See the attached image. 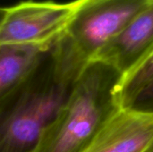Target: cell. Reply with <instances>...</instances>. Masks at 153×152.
Listing matches in <instances>:
<instances>
[{"instance_id": "cell-6", "label": "cell", "mask_w": 153, "mask_h": 152, "mask_svg": "<svg viewBox=\"0 0 153 152\" xmlns=\"http://www.w3.org/2000/svg\"><path fill=\"white\" fill-rule=\"evenodd\" d=\"M152 140V116L120 108L85 152H144Z\"/></svg>"}, {"instance_id": "cell-3", "label": "cell", "mask_w": 153, "mask_h": 152, "mask_svg": "<svg viewBox=\"0 0 153 152\" xmlns=\"http://www.w3.org/2000/svg\"><path fill=\"white\" fill-rule=\"evenodd\" d=\"M152 0H82L64 31L69 51L83 71L98 53Z\"/></svg>"}, {"instance_id": "cell-4", "label": "cell", "mask_w": 153, "mask_h": 152, "mask_svg": "<svg viewBox=\"0 0 153 152\" xmlns=\"http://www.w3.org/2000/svg\"><path fill=\"white\" fill-rule=\"evenodd\" d=\"M81 2L29 0L8 7L0 24V43H42L57 38L65 31Z\"/></svg>"}, {"instance_id": "cell-7", "label": "cell", "mask_w": 153, "mask_h": 152, "mask_svg": "<svg viewBox=\"0 0 153 152\" xmlns=\"http://www.w3.org/2000/svg\"><path fill=\"white\" fill-rule=\"evenodd\" d=\"M57 38L42 43H0V99L30 73Z\"/></svg>"}, {"instance_id": "cell-10", "label": "cell", "mask_w": 153, "mask_h": 152, "mask_svg": "<svg viewBox=\"0 0 153 152\" xmlns=\"http://www.w3.org/2000/svg\"><path fill=\"white\" fill-rule=\"evenodd\" d=\"M6 12H7V8L5 7H0V24L1 22H3L5 14H6Z\"/></svg>"}, {"instance_id": "cell-5", "label": "cell", "mask_w": 153, "mask_h": 152, "mask_svg": "<svg viewBox=\"0 0 153 152\" xmlns=\"http://www.w3.org/2000/svg\"><path fill=\"white\" fill-rule=\"evenodd\" d=\"M152 53L153 0L132 19L119 35L98 53L93 60L111 65L125 76Z\"/></svg>"}, {"instance_id": "cell-9", "label": "cell", "mask_w": 153, "mask_h": 152, "mask_svg": "<svg viewBox=\"0 0 153 152\" xmlns=\"http://www.w3.org/2000/svg\"><path fill=\"white\" fill-rule=\"evenodd\" d=\"M125 108L153 116V81L144 87Z\"/></svg>"}, {"instance_id": "cell-1", "label": "cell", "mask_w": 153, "mask_h": 152, "mask_svg": "<svg viewBox=\"0 0 153 152\" xmlns=\"http://www.w3.org/2000/svg\"><path fill=\"white\" fill-rule=\"evenodd\" d=\"M58 38L30 73L0 99V152L36 151L68 99L79 76Z\"/></svg>"}, {"instance_id": "cell-8", "label": "cell", "mask_w": 153, "mask_h": 152, "mask_svg": "<svg viewBox=\"0 0 153 152\" xmlns=\"http://www.w3.org/2000/svg\"><path fill=\"white\" fill-rule=\"evenodd\" d=\"M153 81V53L138 67L123 76L117 90V99L122 108Z\"/></svg>"}, {"instance_id": "cell-11", "label": "cell", "mask_w": 153, "mask_h": 152, "mask_svg": "<svg viewBox=\"0 0 153 152\" xmlns=\"http://www.w3.org/2000/svg\"><path fill=\"white\" fill-rule=\"evenodd\" d=\"M144 152H153V140L152 141V142L150 143V145L148 146V148L145 150Z\"/></svg>"}, {"instance_id": "cell-2", "label": "cell", "mask_w": 153, "mask_h": 152, "mask_svg": "<svg viewBox=\"0 0 153 152\" xmlns=\"http://www.w3.org/2000/svg\"><path fill=\"white\" fill-rule=\"evenodd\" d=\"M123 74L101 61L89 63L35 152H85L120 109L117 90Z\"/></svg>"}]
</instances>
